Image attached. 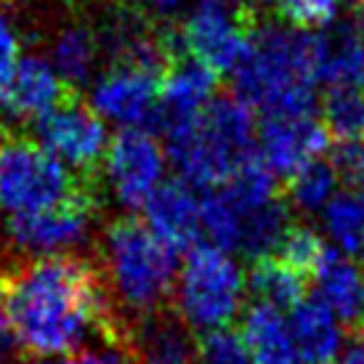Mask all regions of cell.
Instances as JSON below:
<instances>
[{
    "mask_svg": "<svg viewBox=\"0 0 364 364\" xmlns=\"http://www.w3.org/2000/svg\"><path fill=\"white\" fill-rule=\"evenodd\" d=\"M6 293L21 348L64 356L120 319L96 261L77 253L24 258L6 269Z\"/></svg>",
    "mask_w": 364,
    "mask_h": 364,
    "instance_id": "1",
    "label": "cell"
},
{
    "mask_svg": "<svg viewBox=\"0 0 364 364\" xmlns=\"http://www.w3.org/2000/svg\"><path fill=\"white\" fill-rule=\"evenodd\" d=\"M234 96L269 114L314 112L316 32L282 21L250 24L242 59L232 70Z\"/></svg>",
    "mask_w": 364,
    "mask_h": 364,
    "instance_id": "2",
    "label": "cell"
},
{
    "mask_svg": "<svg viewBox=\"0 0 364 364\" xmlns=\"http://www.w3.org/2000/svg\"><path fill=\"white\" fill-rule=\"evenodd\" d=\"M96 269L107 295L120 316L131 324L157 314L173 298L178 258L144 221L120 215L104 226L96 245Z\"/></svg>",
    "mask_w": 364,
    "mask_h": 364,
    "instance_id": "3",
    "label": "cell"
},
{
    "mask_svg": "<svg viewBox=\"0 0 364 364\" xmlns=\"http://www.w3.org/2000/svg\"><path fill=\"white\" fill-rule=\"evenodd\" d=\"M168 157L192 186H218L250 162L258 149L253 109L237 96L213 99L192 122L165 136Z\"/></svg>",
    "mask_w": 364,
    "mask_h": 364,
    "instance_id": "4",
    "label": "cell"
},
{
    "mask_svg": "<svg viewBox=\"0 0 364 364\" xmlns=\"http://www.w3.org/2000/svg\"><path fill=\"white\" fill-rule=\"evenodd\" d=\"M247 282L240 261L215 245H194L178 266L176 314L192 333L226 330L242 314Z\"/></svg>",
    "mask_w": 364,
    "mask_h": 364,
    "instance_id": "5",
    "label": "cell"
},
{
    "mask_svg": "<svg viewBox=\"0 0 364 364\" xmlns=\"http://www.w3.org/2000/svg\"><path fill=\"white\" fill-rule=\"evenodd\" d=\"M80 178L41 141L3 136L0 141V210L9 215L59 205L85 189Z\"/></svg>",
    "mask_w": 364,
    "mask_h": 364,
    "instance_id": "6",
    "label": "cell"
},
{
    "mask_svg": "<svg viewBox=\"0 0 364 364\" xmlns=\"http://www.w3.org/2000/svg\"><path fill=\"white\" fill-rule=\"evenodd\" d=\"M96 213H99L96 189L93 183H88L75 197L59 205L35 213L9 215L6 242L19 258L75 253L91 237Z\"/></svg>",
    "mask_w": 364,
    "mask_h": 364,
    "instance_id": "7",
    "label": "cell"
},
{
    "mask_svg": "<svg viewBox=\"0 0 364 364\" xmlns=\"http://www.w3.org/2000/svg\"><path fill=\"white\" fill-rule=\"evenodd\" d=\"M247 35H250V21L247 16H240L232 9V3L203 0L181 21V27L165 35V46L171 59L186 53L221 75L232 72L237 61L242 59Z\"/></svg>",
    "mask_w": 364,
    "mask_h": 364,
    "instance_id": "8",
    "label": "cell"
},
{
    "mask_svg": "<svg viewBox=\"0 0 364 364\" xmlns=\"http://www.w3.org/2000/svg\"><path fill=\"white\" fill-rule=\"evenodd\" d=\"M35 133L48 152L82 178H91L96 171H102L109 149V133L104 117L91 104L70 96L41 120H35Z\"/></svg>",
    "mask_w": 364,
    "mask_h": 364,
    "instance_id": "9",
    "label": "cell"
},
{
    "mask_svg": "<svg viewBox=\"0 0 364 364\" xmlns=\"http://www.w3.org/2000/svg\"><path fill=\"white\" fill-rule=\"evenodd\" d=\"M168 152L144 128H122L109 141L104 157V176L112 197L125 210H141L165 181Z\"/></svg>",
    "mask_w": 364,
    "mask_h": 364,
    "instance_id": "10",
    "label": "cell"
},
{
    "mask_svg": "<svg viewBox=\"0 0 364 364\" xmlns=\"http://www.w3.org/2000/svg\"><path fill=\"white\" fill-rule=\"evenodd\" d=\"M162 75L133 64H112L91 88V107L107 122L152 131Z\"/></svg>",
    "mask_w": 364,
    "mask_h": 364,
    "instance_id": "11",
    "label": "cell"
},
{
    "mask_svg": "<svg viewBox=\"0 0 364 364\" xmlns=\"http://www.w3.org/2000/svg\"><path fill=\"white\" fill-rule=\"evenodd\" d=\"M330 131L314 112L269 114L258 133V157L274 176H293L306 162L316 160L327 149Z\"/></svg>",
    "mask_w": 364,
    "mask_h": 364,
    "instance_id": "12",
    "label": "cell"
},
{
    "mask_svg": "<svg viewBox=\"0 0 364 364\" xmlns=\"http://www.w3.org/2000/svg\"><path fill=\"white\" fill-rule=\"evenodd\" d=\"M218 85V72L186 53L173 56L160 82V102L154 114V128L160 133H173L192 122L213 102Z\"/></svg>",
    "mask_w": 364,
    "mask_h": 364,
    "instance_id": "13",
    "label": "cell"
},
{
    "mask_svg": "<svg viewBox=\"0 0 364 364\" xmlns=\"http://www.w3.org/2000/svg\"><path fill=\"white\" fill-rule=\"evenodd\" d=\"M70 96L72 88L43 56H21L0 80V109L19 120H41Z\"/></svg>",
    "mask_w": 364,
    "mask_h": 364,
    "instance_id": "14",
    "label": "cell"
},
{
    "mask_svg": "<svg viewBox=\"0 0 364 364\" xmlns=\"http://www.w3.org/2000/svg\"><path fill=\"white\" fill-rule=\"evenodd\" d=\"M144 223L173 250H192L203 234V200L183 178L162 181L141 208Z\"/></svg>",
    "mask_w": 364,
    "mask_h": 364,
    "instance_id": "15",
    "label": "cell"
},
{
    "mask_svg": "<svg viewBox=\"0 0 364 364\" xmlns=\"http://www.w3.org/2000/svg\"><path fill=\"white\" fill-rule=\"evenodd\" d=\"M128 330L136 364H197V341L176 311L141 316Z\"/></svg>",
    "mask_w": 364,
    "mask_h": 364,
    "instance_id": "16",
    "label": "cell"
},
{
    "mask_svg": "<svg viewBox=\"0 0 364 364\" xmlns=\"http://www.w3.org/2000/svg\"><path fill=\"white\" fill-rule=\"evenodd\" d=\"M316 295L330 306L338 319L364 333V269L351 258L327 247L322 261L311 272Z\"/></svg>",
    "mask_w": 364,
    "mask_h": 364,
    "instance_id": "17",
    "label": "cell"
},
{
    "mask_svg": "<svg viewBox=\"0 0 364 364\" xmlns=\"http://www.w3.org/2000/svg\"><path fill=\"white\" fill-rule=\"evenodd\" d=\"M290 333L301 364H335L343 351V327L338 314L319 295H304L290 309Z\"/></svg>",
    "mask_w": 364,
    "mask_h": 364,
    "instance_id": "18",
    "label": "cell"
},
{
    "mask_svg": "<svg viewBox=\"0 0 364 364\" xmlns=\"http://www.w3.org/2000/svg\"><path fill=\"white\" fill-rule=\"evenodd\" d=\"M316 75L330 88L364 85V43L354 21H333L316 32Z\"/></svg>",
    "mask_w": 364,
    "mask_h": 364,
    "instance_id": "19",
    "label": "cell"
},
{
    "mask_svg": "<svg viewBox=\"0 0 364 364\" xmlns=\"http://www.w3.org/2000/svg\"><path fill=\"white\" fill-rule=\"evenodd\" d=\"M240 324H242L240 338L253 364H301L293 343V333H290V322L282 309L255 301L242 311Z\"/></svg>",
    "mask_w": 364,
    "mask_h": 364,
    "instance_id": "20",
    "label": "cell"
},
{
    "mask_svg": "<svg viewBox=\"0 0 364 364\" xmlns=\"http://www.w3.org/2000/svg\"><path fill=\"white\" fill-rule=\"evenodd\" d=\"M247 293L258 304H269L274 309L290 311L306 295V274L284 263L279 255H266L253 261V266L245 274Z\"/></svg>",
    "mask_w": 364,
    "mask_h": 364,
    "instance_id": "21",
    "label": "cell"
},
{
    "mask_svg": "<svg viewBox=\"0 0 364 364\" xmlns=\"http://www.w3.org/2000/svg\"><path fill=\"white\" fill-rule=\"evenodd\" d=\"M322 229L335 245V250L359 258L364 255V189L348 186L322 210Z\"/></svg>",
    "mask_w": 364,
    "mask_h": 364,
    "instance_id": "22",
    "label": "cell"
},
{
    "mask_svg": "<svg viewBox=\"0 0 364 364\" xmlns=\"http://www.w3.org/2000/svg\"><path fill=\"white\" fill-rule=\"evenodd\" d=\"M341 176L330 160H311L304 168L290 176L287 181V205L290 210H298L301 215H322L327 203L338 192Z\"/></svg>",
    "mask_w": 364,
    "mask_h": 364,
    "instance_id": "23",
    "label": "cell"
},
{
    "mask_svg": "<svg viewBox=\"0 0 364 364\" xmlns=\"http://www.w3.org/2000/svg\"><path fill=\"white\" fill-rule=\"evenodd\" d=\"M99 51V38L88 27H67L53 43L51 64L70 88H77L93 75Z\"/></svg>",
    "mask_w": 364,
    "mask_h": 364,
    "instance_id": "24",
    "label": "cell"
},
{
    "mask_svg": "<svg viewBox=\"0 0 364 364\" xmlns=\"http://www.w3.org/2000/svg\"><path fill=\"white\" fill-rule=\"evenodd\" d=\"M64 364H136L131 346V330L125 319H114L104 330L91 335L75 351L61 356Z\"/></svg>",
    "mask_w": 364,
    "mask_h": 364,
    "instance_id": "25",
    "label": "cell"
},
{
    "mask_svg": "<svg viewBox=\"0 0 364 364\" xmlns=\"http://www.w3.org/2000/svg\"><path fill=\"white\" fill-rule=\"evenodd\" d=\"M322 122L335 139L364 136V85L330 88L322 102Z\"/></svg>",
    "mask_w": 364,
    "mask_h": 364,
    "instance_id": "26",
    "label": "cell"
},
{
    "mask_svg": "<svg viewBox=\"0 0 364 364\" xmlns=\"http://www.w3.org/2000/svg\"><path fill=\"white\" fill-rule=\"evenodd\" d=\"M324 253H327V242L319 234L304 226V223H293L284 234L279 250L274 255H279L284 263H290L301 274H311L316 269V263L322 261Z\"/></svg>",
    "mask_w": 364,
    "mask_h": 364,
    "instance_id": "27",
    "label": "cell"
},
{
    "mask_svg": "<svg viewBox=\"0 0 364 364\" xmlns=\"http://www.w3.org/2000/svg\"><path fill=\"white\" fill-rule=\"evenodd\" d=\"M197 364H253L250 354L245 348L242 338L226 330H213L205 333L203 341L197 343Z\"/></svg>",
    "mask_w": 364,
    "mask_h": 364,
    "instance_id": "28",
    "label": "cell"
},
{
    "mask_svg": "<svg viewBox=\"0 0 364 364\" xmlns=\"http://www.w3.org/2000/svg\"><path fill=\"white\" fill-rule=\"evenodd\" d=\"M341 0H287L279 14L301 30H324L338 19Z\"/></svg>",
    "mask_w": 364,
    "mask_h": 364,
    "instance_id": "29",
    "label": "cell"
},
{
    "mask_svg": "<svg viewBox=\"0 0 364 364\" xmlns=\"http://www.w3.org/2000/svg\"><path fill=\"white\" fill-rule=\"evenodd\" d=\"M330 162L348 186L364 189V136L362 139H338Z\"/></svg>",
    "mask_w": 364,
    "mask_h": 364,
    "instance_id": "30",
    "label": "cell"
},
{
    "mask_svg": "<svg viewBox=\"0 0 364 364\" xmlns=\"http://www.w3.org/2000/svg\"><path fill=\"white\" fill-rule=\"evenodd\" d=\"M19 351H24L19 343V335L14 327V316L9 309V293H6V269H0V364L16 362Z\"/></svg>",
    "mask_w": 364,
    "mask_h": 364,
    "instance_id": "31",
    "label": "cell"
},
{
    "mask_svg": "<svg viewBox=\"0 0 364 364\" xmlns=\"http://www.w3.org/2000/svg\"><path fill=\"white\" fill-rule=\"evenodd\" d=\"M21 59V38L16 24L6 11L0 9V80L14 70V64Z\"/></svg>",
    "mask_w": 364,
    "mask_h": 364,
    "instance_id": "32",
    "label": "cell"
},
{
    "mask_svg": "<svg viewBox=\"0 0 364 364\" xmlns=\"http://www.w3.org/2000/svg\"><path fill=\"white\" fill-rule=\"evenodd\" d=\"M335 364H364V333H356L354 341L343 346Z\"/></svg>",
    "mask_w": 364,
    "mask_h": 364,
    "instance_id": "33",
    "label": "cell"
},
{
    "mask_svg": "<svg viewBox=\"0 0 364 364\" xmlns=\"http://www.w3.org/2000/svg\"><path fill=\"white\" fill-rule=\"evenodd\" d=\"M133 3H141V6H146V9L162 11V14H168V11L181 6V0H133Z\"/></svg>",
    "mask_w": 364,
    "mask_h": 364,
    "instance_id": "34",
    "label": "cell"
},
{
    "mask_svg": "<svg viewBox=\"0 0 364 364\" xmlns=\"http://www.w3.org/2000/svg\"><path fill=\"white\" fill-rule=\"evenodd\" d=\"M354 27H356V32H359V38H362V43H364V3L362 6H356V11H354Z\"/></svg>",
    "mask_w": 364,
    "mask_h": 364,
    "instance_id": "35",
    "label": "cell"
},
{
    "mask_svg": "<svg viewBox=\"0 0 364 364\" xmlns=\"http://www.w3.org/2000/svg\"><path fill=\"white\" fill-rule=\"evenodd\" d=\"M258 3H263V6H272V9L279 11L284 6V3H287V0H258Z\"/></svg>",
    "mask_w": 364,
    "mask_h": 364,
    "instance_id": "36",
    "label": "cell"
},
{
    "mask_svg": "<svg viewBox=\"0 0 364 364\" xmlns=\"http://www.w3.org/2000/svg\"><path fill=\"white\" fill-rule=\"evenodd\" d=\"M0 141H3V120H0Z\"/></svg>",
    "mask_w": 364,
    "mask_h": 364,
    "instance_id": "37",
    "label": "cell"
},
{
    "mask_svg": "<svg viewBox=\"0 0 364 364\" xmlns=\"http://www.w3.org/2000/svg\"><path fill=\"white\" fill-rule=\"evenodd\" d=\"M221 3H237V0H221Z\"/></svg>",
    "mask_w": 364,
    "mask_h": 364,
    "instance_id": "38",
    "label": "cell"
},
{
    "mask_svg": "<svg viewBox=\"0 0 364 364\" xmlns=\"http://www.w3.org/2000/svg\"><path fill=\"white\" fill-rule=\"evenodd\" d=\"M11 364H16V362H11Z\"/></svg>",
    "mask_w": 364,
    "mask_h": 364,
    "instance_id": "39",
    "label": "cell"
}]
</instances>
